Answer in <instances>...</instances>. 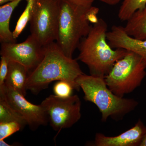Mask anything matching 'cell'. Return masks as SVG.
I'll return each instance as SVG.
<instances>
[{"label":"cell","mask_w":146,"mask_h":146,"mask_svg":"<svg viewBox=\"0 0 146 146\" xmlns=\"http://www.w3.org/2000/svg\"><path fill=\"white\" fill-rule=\"evenodd\" d=\"M44 47V55L41 62L29 74L26 89L37 94L48 88L55 81L66 80L70 82L75 89L80 88L76 82L79 76L84 74L77 60L68 57L53 42Z\"/></svg>","instance_id":"obj_1"},{"label":"cell","mask_w":146,"mask_h":146,"mask_svg":"<svg viewBox=\"0 0 146 146\" xmlns=\"http://www.w3.org/2000/svg\"><path fill=\"white\" fill-rule=\"evenodd\" d=\"M108 25L102 18L91 25L89 33L80 43L78 59L87 65L90 75L104 78L114 64L123 57L127 50H114L107 39Z\"/></svg>","instance_id":"obj_2"},{"label":"cell","mask_w":146,"mask_h":146,"mask_svg":"<svg viewBox=\"0 0 146 146\" xmlns=\"http://www.w3.org/2000/svg\"><path fill=\"white\" fill-rule=\"evenodd\" d=\"M99 11L95 7L84 9L61 0L56 42L66 56L72 58L80 40L89 33L90 24L98 21Z\"/></svg>","instance_id":"obj_3"},{"label":"cell","mask_w":146,"mask_h":146,"mask_svg":"<svg viewBox=\"0 0 146 146\" xmlns=\"http://www.w3.org/2000/svg\"><path fill=\"white\" fill-rule=\"evenodd\" d=\"M76 82L83 91L84 99L94 104L99 110L104 122L109 118L122 119L138 105V102L133 99L116 96L108 87L104 78L84 73L79 76Z\"/></svg>","instance_id":"obj_4"},{"label":"cell","mask_w":146,"mask_h":146,"mask_svg":"<svg viewBox=\"0 0 146 146\" xmlns=\"http://www.w3.org/2000/svg\"><path fill=\"white\" fill-rule=\"evenodd\" d=\"M146 61L139 55L127 51L114 64L104 77L108 88L118 96L123 98L141 85L146 75Z\"/></svg>","instance_id":"obj_5"},{"label":"cell","mask_w":146,"mask_h":146,"mask_svg":"<svg viewBox=\"0 0 146 146\" xmlns=\"http://www.w3.org/2000/svg\"><path fill=\"white\" fill-rule=\"evenodd\" d=\"M61 0H34L31 33L44 46L56 41Z\"/></svg>","instance_id":"obj_6"},{"label":"cell","mask_w":146,"mask_h":146,"mask_svg":"<svg viewBox=\"0 0 146 146\" xmlns=\"http://www.w3.org/2000/svg\"><path fill=\"white\" fill-rule=\"evenodd\" d=\"M41 104L46 112L50 125L58 132L72 127L81 118V102L77 95L67 98L51 95Z\"/></svg>","instance_id":"obj_7"},{"label":"cell","mask_w":146,"mask_h":146,"mask_svg":"<svg viewBox=\"0 0 146 146\" xmlns=\"http://www.w3.org/2000/svg\"><path fill=\"white\" fill-rule=\"evenodd\" d=\"M0 54L1 56L24 65L29 74L43 59L44 47L30 35L21 43H2Z\"/></svg>","instance_id":"obj_8"},{"label":"cell","mask_w":146,"mask_h":146,"mask_svg":"<svg viewBox=\"0 0 146 146\" xmlns=\"http://www.w3.org/2000/svg\"><path fill=\"white\" fill-rule=\"evenodd\" d=\"M0 96L4 98L11 106L24 118L31 130H36L39 127L48 123V117L41 104L31 103L25 98V96L5 84L0 86Z\"/></svg>","instance_id":"obj_9"},{"label":"cell","mask_w":146,"mask_h":146,"mask_svg":"<svg viewBox=\"0 0 146 146\" xmlns=\"http://www.w3.org/2000/svg\"><path fill=\"white\" fill-rule=\"evenodd\" d=\"M146 126L139 119L133 127L118 136H108L101 133L95 136L93 145L96 146H140Z\"/></svg>","instance_id":"obj_10"},{"label":"cell","mask_w":146,"mask_h":146,"mask_svg":"<svg viewBox=\"0 0 146 146\" xmlns=\"http://www.w3.org/2000/svg\"><path fill=\"white\" fill-rule=\"evenodd\" d=\"M107 39L108 44L114 49H123L135 53L146 61V39H136L129 36L125 31L124 27L113 26L108 31Z\"/></svg>","instance_id":"obj_11"},{"label":"cell","mask_w":146,"mask_h":146,"mask_svg":"<svg viewBox=\"0 0 146 146\" xmlns=\"http://www.w3.org/2000/svg\"><path fill=\"white\" fill-rule=\"evenodd\" d=\"M29 71L24 65L9 60L8 71L5 84L25 96Z\"/></svg>","instance_id":"obj_12"},{"label":"cell","mask_w":146,"mask_h":146,"mask_svg":"<svg viewBox=\"0 0 146 146\" xmlns=\"http://www.w3.org/2000/svg\"><path fill=\"white\" fill-rule=\"evenodd\" d=\"M23 0H14L0 7V41L2 43H16L13 32L9 28V22L13 10Z\"/></svg>","instance_id":"obj_13"},{"label":"cell","mask_w":146,"mask_h":146,"mask_svg":"<svg viewBox=\"0 0 146 146\" xmlns=\"http://www.w3.org/2000/svg\"><path fill=\"white\" fill-rule=\"evenodd\" d=\"M124 28L129 36L136 39H146V6L133 13L127 21Z\"/></svg>","instance_id":"obj_14"},{"label":"cell","mask_w":146,"mask_h":146,"mask_svg":"<svg viewBox=\"0 0 146 146\" xmlns=\"http://www.w3.org/2000/svg\"><path fill=\"white\" fill-rule=\"evenodd\" d=\"M11 121L19 123L23 127L27 125L24 118L0 96V122Z\"/></svg>","instance_id":"obj_15"},{"label":"cell","mask_w":146,"mask_h":146,"mask_svg":"<svg viewBox=\"0 0 146 146\" xmlns=\"http://www.w3.org/2000/svg\"><path fill=\"white\" fill-rule=\"evenodd\" d=\"M122 3L118 12L120 21H127L134 12L144 8L146 6V0H122Z\"/></svg>","instance_id":"obj_16"},{"label":"cell","mask_w":146,"mask_h":146,"mask_svg":"<svg viewBox=\"0 0 146 146\" xmlns=\"http://www.w3.org/2000/svg\"><path fill=\"white\" fill-rule=\"evenodd\" d=\"M27 5L23 12L18 19L15 29L13 32V37L16 39L22 33L31 18L32 10L34 0H26Z\"/></svg>","instance_id":"obj_17"},{"label":"cell","mask_w":146,"mask_h":146,"mask_svg":"<svg viewBox=\"0 0 146 146\" xmlns=\"http://www.w3.org/2000/svg\"><path fill=\"white\" fill-rule=\"evenodd\" d=\"M23 128L21 124L17 122H0V140H5Z\"/></svg>","instance_id":"obj_18"},{"label":"cell","mask_w":146,"mask_h":146,"mask_svg":"<svg viewBox=\"0 0 146 146\" xmlns=\"http://www.w3.org/2000/svg\"><path fill=\"white\" fill-rule=\"evenodd\" d=\"M75 89L72 84L66 80H59L55 84L53 87L54 95L62 98H67L72 95Z\"/></svg>","instance_id":"obj_19"},{"label":"cell","mask_w":146,"mask_h":146,"mask_svg":"<svg viewBox=\"0 0 146 146\" xmlns=\"http://www.w3.org/2000/svg\"><path fill=\"white\" fill-rule=\"evenodd\" d=\"M9 60L7 58L1 56L0 61V86L5 83L8 71Z\"/></svg>","instance_id":"obj_20"},{"label":"cell","mask_w":146,"mask_h":146,"mask_svg":"<svg viewBox=\"0 0 146 146\" xmlns=\"http://www.w3.org/2000/svg\"><path fill=\"white\" fill-rule=\"evenodd\" d=\"M77 7L88 9L92 7L94 0H65Z\"/></svg>","instance_id":"obj_21"},{"label":"cell","mask_w":146,"mask_h":146,"mask_svg":"<svg viewBox=\"0 0 146 146\" xmlns=\"http://www.w3.org/2000/svg\"><path fill=\"white\" fill-rule=\"evenodd\" d=\"M102 2L110 5H115L119 3L122 0H98Z\"/></svg>","instance_id":"obj_22"},{"label":"cell","mask_w":146,"mask_h":146,"mask_svg":"<svg viewBox=\"0 0 146 146\" xmlns=\"http://www.w3.org/2000/svg\"><path fill=\"white\" fill-rule=\"evenodd\" d=\"M140 146H146V130Z\"/></svg>","instance_id":"obj_23"},{"label":"cell","mask_w":146,"mask_h":146,"mask_svg":"<svg viewBox=\"0 0 146 146\" xmlns=\"http://www.w3.org/2000/svg\"><path fill=\"white\" fill-rule=\"evenodd\" d=\"M0 146H11V145H9V144L7 143L5 140H0Z\"/></svg>","instance_id":"obj_24"},{"label":"cell","mask_w":146,"mask_h":146,"mask_svg":"<svg viewBox=\"0 0 146 146\" xmlns=\"http://www.w3.org/2000/svg\"><path fill=\"white\" fill-rule=\"evenodd\" d=\"M14 0H0V5H1L10 2Z\"/></svg>","instance_id":"obj_25"}]
</instances>
